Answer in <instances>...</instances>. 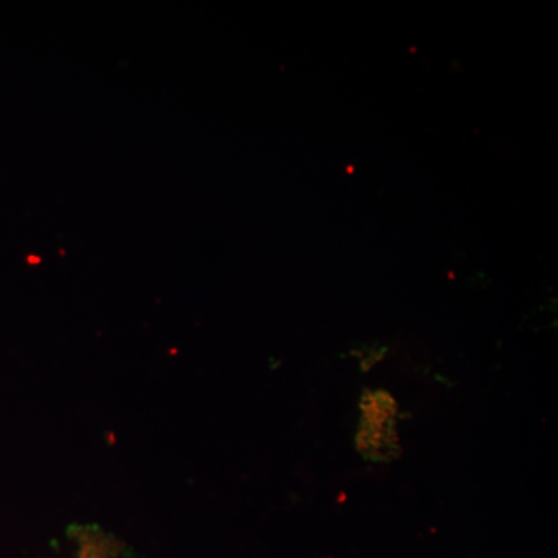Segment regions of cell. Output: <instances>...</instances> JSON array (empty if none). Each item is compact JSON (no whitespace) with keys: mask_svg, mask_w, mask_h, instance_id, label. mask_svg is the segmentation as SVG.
<instances>
[{"mask_svg":"<svg viewBox=\"0 0 558 558\" xmlns=\"http://www.w3.org/2000/svg\"><path fill=\"white\" fill-rule=\"evenodd\" d=\"M363 421L359 433V449L366 458L385 461L395 454L396 403L387 392L376 391L365 396L362 405Z\"/></svg>","mask_w":558,"mask_h":558,"instance_id":"cell-1","label":"cell"},{"mask_svg":"<svg viewBox=\"0 0 558 558\" xmlns=\"http://www.w3.org/2000/svg\"><path fill=\"white\" fill-rule=\"evenodd\" d=\"M68 535L78 545L76 558H119L126 549L116 535L108 534L97 524H72L68 527Z\"/></svg>","mask_w":558,"mask_h":558,"instance_id":"cell-2","label":"cell"}]
</instances>
